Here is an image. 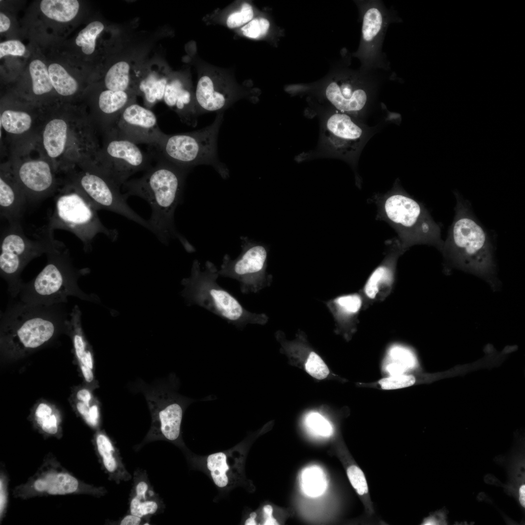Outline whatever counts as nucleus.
Masks as SVG:
<instances>
[{
	"mask_svg": "<svg viewBox=\"0 0 525 525\" xmlns=\"http://www.w3.org/2000/svg\"><path fill=\"white\" fill-rule=\"evenodd\" d=\"M5 504V494L3 490V485L0 481V514L3 511Z\"/></svg>",
	"mask_w": 525,
	"mask_h": 525,
	"instance_id": "nucleus-54",
	"label": "nucleus"
},
{
	"mask_svg": "<svg viewBox=\"0 0 525 525\" xmlns=\"http://www.w3.org/2000/svg\"><path fill=\"white\" fill-rule=\"evenodd\" d=\"M69 316L62 304L45 305L21 300L12 303L0 315L3 350L18 356L43 346L65 331Z\"/></svg>",
	"mask_w": 525,
	"mask_h": 525,
	"instance_id": "nucleus-2",
	"label": "nucleus"
},
{
	"mask_svg": "<svg viewBox=\"0 0 525 525\" xmlns=\"http://www.w3.org/2000/svg\"><path fill=\"white\" fill-rule=\"evenodd\" d=\"M68 185L85 196L98 210H104L120 214L149 230L146 220L131 209L119 186L109 176L93 170L82 168L71 173Z\"/></svg>",
	"mask_w": 525,
	"mask_h": 525,
	"instance_id": "nucleus-11",
	"label": "nucleus"
},
{
	"mask_svg": "<svg viewBox=\"0 0 525 525\" xmlns=\"http://www.w3.org/2000/svg\"><path fill=\"white\" fill-rule=\"evenodd\" d=\"M29 71L34 94L41 95L52 90L53 86L48 68L42 61L39 59L33 60L29 65Z\"/></svg>",
	"mask_w": 525,
	"mask_h": 525,
	"instance_id": "nucleus-33",
	"label": "nucleus"
},
{
	"mask_svg": "<svg viewBox=\"0 0 525 525\" xmlns=\"http://www.w3.org/2000/svg\"><path fill=\"white\" fill-rule=\"evenodd\" d=\"M40 8L47 18L58 22H66L77 15L79 3L76 0H42Z\"/></svg>",
	"mask_w": 525,
	"mask_h": 525,
	"instance_id": "nucleus-26",
	"label": "nucleus"
},
{
	"mask_svg": "<svg viewBox=\"0 0 525 525\" xmlns=\"http://www.w3.org/2000/svg\"><path fill=\"white\" fill-rule=\"evenodd\" d=\"M34 487L38 491L62 495L72 493L77 490L78 482L75 478L68 473H53L48 474L44 478L37 479L34 483Z\"/></svg>",
	"mask_w": 525,
	"mask_h": 525,
	"instance_id": "nucleus-25",
	"label": "nucleus"
},
{
	"mask_svg": "<svg viewBox=\"0 0 525 525\" xmlns=\"http://www.w3.org/2000/svg\"><path fill=\"white\" fill-rule=\"evenodd\" d=\"M28 204L22 189L11 168H1L0 175V214L9 224L21 222Z\"/></svg>",
	"mask_w": 525,
	"mask_h": 525,
	"instance_id": "nucleus-18",
	"label": "nucleus"
},
{
	"mask_svg": "<svg viewBox=\"0 0 525 525\" xmlns=\"http://www.w3.org/2000/svg\"><path fill=\"white\" fill-rule=\"evenodd\" d=\"M52 408L47 404L41 403L38 406L35 411L37 419H41L52 414Z\"/></svg>",
	"mask_w": 525,
	"mask_h": 525,
	"instance_id": "nucleus-51",
	"label": "nucleus"
},
{
	"mask_svg": "<svg viewBox=\"0 0 525 525\" xmlns=\"http://www.w3.org/2000/svg\"><path fill=\"white\" fill-rule=\"evenodd\" d=\"M302 485L305 493L311 496L321 494L326 487V481L322 471L318 468H307L302 474Z\"/></svg>",
	"mask_w": 525,
	"mask_h": 525,
	"instance_id": "nucleus-35",
	"label": "nucleus"
},
{
	"mask_svg": "<svg viewBox=\"0 0 525 525\" xmlns=\"http://www.w3.org/2000/svg\"><path fill=\"white\" fill-rule=\"evenodd\" d=\"M48 70L53 88L59 94L68 96L77 91V81L61 65L52 63L49 65Z\"/></svg>",
	"mask_w": 525,
	"mask_h": 525,
	"instance_id": "nucleus-28",
	"label": "nucleus"
},
{
	"mask_svg": "<svg viewBox=\"0 0 525 525\" xmlns=\"http://www.w3.org/2000/svg\"><path fill=\"white\" fill-rule=\"evenodd\" d=\"M388 357L392 362L404 368L413 366L415 360L414 356L409 350L399 345L390 348L388 352Z\"/></svg>",
	"mask_w": 525,
	"mask_h": 525,
	"instance_id": "nucleus-43",
	"label": "nucleus"
},
{
	"mask_svg": "<svg viewBox=\"0 0 525 525\" xmlns=\"http://www.w3.org/2000/svg\"><path fill=\"white\" fill-rule=\"evenodd\" d=\"M11 169L28 204L42 201L54 192L56 186L54 168L48 161L42 159L26 160Z\"/></svg>",
	"mask_w": 525,
	"mask_h": 525,
	"instance_id": "nucleus-15",
	"label": "nucleus"
},
{
	"mask_svg": "<svg viewBox=\"0 0 525 525\" xmlns=\"http://www.w3.org/2000/svg\"><path fill=\"white\" fill-rule=\"evenodd\" d=\"M393 279L391 267L383 264L377 267L370 274L364 288L366 297L371 299L375 298L384 286L389 284Z\"/></svg>",
	"mask_w": 525,
	"mask_h": 525,
	"instance_id": "nucleus-32",
	"label": "nucleus"
},
{
	"mask_svg": "<svg viewBox=\"0 0 525 525\" xmlns=\"http://www.w3.org/2000/svg\"><path fill=\"white\" fill-rule=\"evenodd\" d=\"M250 517L255 519L257 517V514L255 512H251L249 515Z\"/></svg>",
	"mask_w": 525,
	"mask_h": 525,
	"instance_id": "nucleus-58",
	"label": "nucleus"
},
{
	"mask_svg": "<svg viewBox=\"0 0 525 525\" xmlns=\"http://www.w3.org/2000/svg\"><path fill=\"white\" fill-rule=\"evenodd\" d=\"M347 464L346 472L352 486L360 497L368 515L374 513V508L368 491L367 480L363 472L353 461L349 460Z\"/></svg>",
	"mask_w": 525,
	"mask_h": 525,
	"instance_id": "nucleus-27",
	"label": "nucleus"
},
{
	"mask_svg": "<svg viewBox=\"0 0 525 525\" xmlns=\"http://www.w3.org/2000/svg\"><path fill=\"white\" fill-rule=\"evenodd\" d=\"M158 158L156 164L141 177L122 184L123 194L127 199L138 196L149 204V230L162 243L167 244L171 239L177 238L188 251L192 252L193 247L178 233L174 224L175 212L181 201L185 180L190 170Z\"/></svg>",
	"mask_w": 525,
	"mask_h": 525,
	"instance_id": "nucleus-1",
	"label": "nucleus"
},
{
	"mask_svg": "<svg viewBox=\"0 0 525 525\" xmlns=\"http://www.w3.org/2000/svg\"><path fill=\"white\" fill-rule=\"evenodd\" d=\"M219 275L214 263L207 261L202 268L193 261L190 276L183 279L181 295L189 306L197 305L226 320L240 330L247 324L263 325L268 318L264 314L251 312L217 282Z\"/></svg>",
	"mask_w": 525,
	"mask_h": 525,
	"instance_id": "nucleus-5",
	"label": "nucleus"
},
{
	"mask_svg": "<svg viewBox=\"0 0 525 525\" xmlns=\"http://www.w3.org/2000/svg\"><path fill=\"white\" fill-rule=\"evenodd\" d=\"M95 440L104 467L110 477L118 484L130 480L132 476L123 463L119 450L110 438L105 433L99 432Z\"/></svg>",
	"mask_w": 525,
	"mask_h": 525,
	"instance_id": "nucleus-22",
	"label": "nucleus"
},
{
	"mask_svg": "<svg viewBox=\"0 0 525 525\" xmlns=\"http://www.w3.org/2000/svg\"><path fill=\"white\" fill-rule=\"evenodd\" d=\"M177 384L175 377L154 385L142 382L138 383V389L144 395L150 411L151 423L149 431L141 442L136 445V450L152 441L176 442L180 439L184 411L196 400L178 393Z\"/></svg>",
	"mask_w": 525,
	"mask_h": 525,
	"instance_id": "nucleus-7",
	"label": "nucleus"
},
{
	"mask_svg": "<svg viewBox=\"0 0 525 525\" xmlns=\"http://www.w3.org/2000/svg\"><path fill=\"white\" fill-rule=\"evenodd\" d=\"M245 525H256L257 523L255 521V519L249 517V518L246 519L245 522Z\"/></svg>",
	"mask_w": 525,
	"mask_h": 525,
	"instance_id": "nucleus-57",
	"label": "nucleus"
},
{
	"mask_svg": "<svg viewBox=\"0 0 525 525\" xmlns=\"http://www.w3.org/2000/svg\"><path fill=\"white\" fill-rule=\"evenodd\" d=\"M104 29V25L101 22L94 21L80 31L75 39V43L82 48L84 54L90 55L94 52L96 39Z\"/></svg>",
	"mask_w": 525,
	"mask_h": 525,
	"instance_id": "nucleus-36",
	"label": "nucleus"
},
{
	"mask_svg": "<svg viewBox=\"0 0 525 525\" xmlns=\"http://www.w3.org/2000/svg\"><path fill=\"white\" fill-rule=\"evenodd\" d=\"M0 125L4 130L11 134H22L31 128L33 119L24 111L7 109L0 115Z\"/></svg>",
	"mask_w": 525,
	"mask_h": 525,
	"instance_id": "nucleus-29",
	"label": "nucleus"
},
{
	"mask_svg": "<svg viewBox=\"0 0 525 525\" xmlns=\"http://www.w3.org/2000/svg\"><path fill=\"white\" fill-rule=\"evenodd\" d=\"M325 94L338 111L350 115L361 111L368 100L364 88L346 82H332L327 87Z\"/></svg>",
	"mask_w": 525,
	"mask_h": 525,
	"instance_id": "nucleus-21",
	"label": "nucleus"
},
{
	"mask_svg": "<svg viewBox=\"0 0 525 525\" xmlns=\"http://www.w3.org/2000/svg\"><path fill=\"white\" fill-rule=\"evenodd\" d=\"M362 303L359 295L351 294L338 297L332 303L337 314L346 318L356 315L361 308Z\"/></svg>",
	"mask_w": 525,
	"mask_h": 525,
	"instance_id": "nucleus-38",
	"label": "nucleus"
},
{
	"mask_svg": "<svg viewBox=\"0 0 525 525\" xmlns=\"http://www.w3.org/2000/svg\"><path fill=\"white\" fill-rule=\"evenodd\" d=\"M415 383V378L412 375L396 374L385 378L379 381V384L384 389H396L408 387Z\"/></svg>",
	"mask_w": 525,
	"mask_h": 525,
	"instance_id": "nucleus-44",
	"label": "nucleus"
},
{
	"mask_svg": "<svg viewBox=\"0 0 525 525\" xmlns=\"http://www.w3.org/2000/svg\"><path fill=\"white\" fill-rule=\"evenodd\" d=\"M99 409L96 403L91 404L89 407L88 413L85 420L88 425L92 427H96L99 422Z\"/></svg>",
	"mask_w": 525,
	"mask_h": 525,
	"instance_id": "nucleus-47",
	"label": "nucleus"
},
{
	"mask_svg": "<svg viewBox=\"0 0 525 525\" xmlns=\"http://www.w3.org/2000/svg\"><path fill=\"white\" fill-rule=\"evenodd\" d=\"M37 421L41 426L42 429L46 433L54 434L57 432V419L54 415L51 414L43 418L37 419Z\"/></svg>",
	"mask_w": 525,
	"mask_h": 525,
	"instance_id": "nucleus-46",
	"label": "nucleus"
},
{
	"mask_svg": "<svg viewBox=\"0 0 525 525\" xmlns=\"http://www.w3.org/2000/svg\"><path fill=\"white\" fill-rule=\"evenodd\" d=\"M455 216L441 249L451 266L495 283L496 264L490 239L469 203L456 196Z\"/></svg>",
	"mask_w": 525,
	"mask_h": 525,
	"instance_id": "nucleus-3",
	"label": "nucleus"
},
{
	"mask_svg": "<svg viewBox=\"0 0 525 525\" xmlns=\"http://www.w3.org/2000/svg\"><path fill=\"white\" fill-rule=\"evenodd\" d=\"M235 91L226 82L213 76H201L197 84L195 99L199 113L221 111L234 100Z\"/></svg>",
	"mask_w": 525,
	"mask_h": 525,
	"instance_id": "nucleus-17",
	"label": "nucleus"
},
{
	"mask_svg": "<svg viewBox=\"0 0 525 525\" xmlns=\"http://www.w3.org/2000/svg\"><path fill=\"white\" fill-rule=\"evenodd\" d=\"M65 190L55 198L54 210L46 225L48 228L70 231L82 242L86 252L91 251L93 240L99 234L111 241L117 239V230L103 224L98 210L85 196L70 187Z\"/></svg>",
	"mask_w": 525,
	"mask_h": 525,
	"instance_id": "nucleus-9",
	"label": "nucleus"
},
{
	"mask_svg": "<svg viewBox=\"0 0 525 525\" xmlns=\"http://www.w3.org/2000/svg\"><path fill=\"white\" fill-rule=\"evenodd\" d=\"M111 131L136 144L151 145L156 144L162 132L154 112L134 103L124 108Z\"/></svg>",
	"mask_w": 525,
	"mask_h": 525,
	"instance_id": "nucleus-16",
	"label": "nucleus"
},
{
	"mask_svg": "<svg viewBox=\"0 0 525 525\" xmlns=\"http://www.w3.org/2000/svg\"><path fill=\"white\" fill-rule=\"evenodd\" d=\"M380 208L383 217L397 230L403 244L433 245L441 250L444 242L440 228L420 203L397 192L383 198Z\"/></svg>",
	"mask_w": 525,
	"mask_h": 525,
	"instance_id": "nucleus-10",
	"label": "nucleus"
},
{
	"mask_svg": "<svg viewBox=\"0 0 525 525\" xmlns=\"http://www.w3.org/2000/svg\"><path fill=\"white\" fill-rule=\"evenodd\" d=\"M270 27L269 21L263 18H254L241 28L243 34L246 37L257 39L264 36Z\"/></svg>",
	"mask_w": 525,
	"mask_h": 525,
	"instance_id": "nucleus-42",
	"label": "nucleus"
},
{
	"mask_svg": "<svg viewBox=\"0 0 525 525\" xmlns=\"http://www.w3.org/2000/svg\"><path fill=\"white\" fill-rule=\"evenodd\" d=\"M306 424L314 434L323 437H329L332 434L330 423L317 413H311L306 418Z\"/></svg>",
	"mask_w": 525,
	"mask_h": 525,
	"instance_id": "nucleus-39",
	"label": "nucleus"
},
{
	"mask_svg": "<svg viewBox=\"0 0 525 525\" xmlns=\"http://www.w3.org/2000/svg\"><path fill=\"white\" fill-rule=\"evenodd\" d=\"M323 148L331 154L345 158L354 156L365 138L361 125L351 116L340 111L324 119L322 130Z\"/></svg>",
	"mask_w": 525,
	"mask_h": 525,
	"instance_id": "nucleus-14",
	"label": "nucleus"
},
{
	"mask_svg": "<svg viewBox=\"0 0 525 525\" xmlns=\"http://www.w3.org/2000/svg\"><path fill=\"white\" fill-rule=\"evenodd\" d=\"M143 518L137 515L129 513L124 516L119 522L120 525H139L143 524Z\"/></svg>",
	"mask_w": 525,
	"mask_h": 525,
	"instance_id": "nucleus-49",
	"label": "nucleus"
},
{
	"mask_svg": "<svg viewBox=\"0 0 525 525\" xmlns=\"http://www.w3.org/2000/svg\"><path fill=\"white\" fill-rule=\"evenodd\" d=\"M134 484L129 499V513L146 518L161 511L162 503L155 492L146 472H134Z\"/></svg>",
	"mask_w": 525,
	"mask_h": 525,
	"instance_id": "nucleus-19",
	"label": "nucleus"
},
{
	"mask_svg": "<svg viewBox=\"0 0 525 525\" xmlns=\"http://www.w3.org/2000/svg\"><path fill=\"white\" fill-rule=\"evenodd\" d=\"M207 466L214 484L217 487L223 488L228 485L229 478L227 473L230 469L225 453L218 452L209 455L207 459Z\"/></svg>",
	"mask_w": 525,
	"mask_h": 525,
	"instance_id": "nucleus-34",
	"label": "nucleus"
},
{
	"mask_svg": "<svg viewBox=\"0 0 525 525\" xmlns=\"http://www.w3.org/2000/svg\"><path fill=\"white\" fill-rule=\"evenodd\" d=\"M69 126L62 118H54L45 125L42 134L44 148L51 158H57L64 152L68 139Z\"/></svg>",
	"mask_w": 525,
	"mask_h": 525,
	"instance_id": "nucleus-24",
	"label": "nucleus"
},
{
	"mask_svg": "<svg viewBox=\"0 0 525 525\" xmlns=\"http://www.w3.org/2000/svg\"><path fill=\"white\" fill-rule=\"evenodd\" d=\"M10 20L4 13H0V33L7 31L10 26Z\"/></svg>",
	"mask_w": 525,
	"mask_h": 525,
	"instance_id": "nucleus-52",
	"label": "nucleus"
},
{
	"mask_svg": "<svg viewBox=\"0 0 525 525\" xmlns=\"http://www.w3.org/2000/svg\"><path fill=\"white\" fill-rule=\"evenodd\" d=\"M263 517L264 520L268 519L272 516L273 508L270 505H266L263 508Z\"/></svg>",
	"mask_w": 525,
	"mask_h": 525,
	"instance_id": "nucleus-55",
	"label": "nucleus"
},
{
	"mask_svg": "<svg viewBox=\"0 0 525 525\" xmlns=\"http://www.w3.org/2000/svg\"><path fill=\"white\" fill-rule=\"evenodd\" d=\"M25 51V46L18 40H9L0 43V58L9 55L21 56Z\"/></svg>",
	"mask_w": 525,
	"mask_h": 525,
	"instance_id": "nucleus-45",
	"label": "nucleus"
},
{
	"mask_svg": "<svg viewBox=\"0 0 525 525\" xmlns=\"http://www.w3.org/2000/svg\"><path fill=\"white\" fill-rule=\"evenodd\" d=\"M241 239V254L233 260L226 254L218 274L219 276L237 280L243 294L257 293L271 283V276L266 272L268 249L247 237Z\"/></svg>",
	"mask_w": 525,
	"mask_h": 525,
	"instance_id": "nucleus-12",
	"label": "nucleus"
},
{
	"mask_svg": "<svg viewBox=\"0 0 525 525\" xmlns=\"http://www.w3.org/2000/svg\"><path fill=\"white\" fill-rule=\"evenodd\" d=\"M223 120L220 112L211 124L202 129L173 135L162 132L153 145L158 152V158L189 170L198 165H210L223 178H227L228 170L217 156V137Z\"/></svg>",
	"mask_w": 525,
	"mask_h": 525,
	"instance_id": "nucleus-6",
	"label": "nucleus"
},
{
	"mask_svg": "<svg viewBox=\"0 0 525 525\" xmlns=\"http://www.w3.org/2000/svg\"><path fill=\"white\" fill-rule=\"evenodd\" d=\"M54 231L46 225L31 239L24 233L21 222L9 224L1 233L0 242V275L13 297L19 295L23 281L20 275L34 259L46 253L54 240Z\"/></svg>",
	"mask_w": 525,
	"mask_h": 525,
	"instance_id": "nucleus-8",
	"label": "nucleus"
},
{
	"mask_svg": "<svg viewBox=\"0 0 525 525\" xmlns=\"http://www.w3.org/2000/svg\"><path fill=\"white\" fill-rule=\"evenodd\" d=\"M263 525H279L277 521L273 517L264 520Z\"/></svg>",
	"mask_w": 525,
	"mask_h": 525,
	"instance_id": "nucleus-56",
	"label": "nucleus"
},
{
	"mask_svg": "<svg viewBox=\"0 0 525 525\" xmlns=\"http://www.w3.org/2000/svg\"><path fill=\"white\" fill-rule=\"evenodd\" d=\"M76 397L80 401L88 405H90L92 396L89 390L83 388L79 390L77 393Z\"/></svg>",
	"mask_w": 525,
	"mask_h": 525,
	"instance_id": "nucleus-50",
	"label": "nucleus"
},
{
	"mask_svg": "<svg viewBox=\"0 0 525 525\" xmlns=\"http://www.w3.org/2000/svg\"><path fill=\"white\" fill-rule=\"evenodd\" d=\"M167 83L165 78L149 75L140 82L139 88L143 92L147 102L153 104L163 98Z\"/></svg>",
	"mask_w": 525,
	"mask_h": 525,
	"instance_id": "nucleus-37",
	"label": "nucleus"
},
{
	"mask_svg": "<svg viewBox=\"0 0 525 525\" xmlns=\"http://www.w3.org/2000/svg\"><path fill=\"white\" fill-rule=\"evenodd\" d=\"M383 25V16L381 10L372 6L365 12L362 24V37L367 45L373 43L381 32Z\"/></svg>",
	"mask_w": 525,
	"mask_h": 525,
	"instance_id": "nucleus-31",
	"label": "nucleus"
},
{
	"mask_svg": "<svg viewBox=\"0 0 525 525\" xmlns=\"http://www.w3.org/2000/svg\"><path fill=\"white\" fill-rule=\"evenodd\" d=\"M307 372L313 377L322 380L329 374V369L321 358L314 351L311 352L305 364Z\"/></svg>",
	"mask_w": 525,
	"mask_h": 525,
	"instance_id": "nucleus-40",
	"label": "nucleus"
},
{
	"mask_svg": "<svg viewBox=\"0 0 525 525\" xmlns=\"http://www.w3.org/2000/svg\"><path fill=\"white\" fill-rule=\"evenodd\" d=\"M254 16V12L251 5L247 2H244L241 5L239 11L230 14L227 18V26L233 29L245 25L251 20Z\"/></svg>",
	"mask_w": 525,
	"mask_h": 525,
	"instance_id": "nucleus-41",
	"label": "nucleus"
},
{
	"mask_svg": "<svg viewBox=\"0 0 525 525\" xmlns=\"http://www.w3.org/2000/svg\"><path fill=\"white\" fill-rule=\"evenodd\" d=\"M132 91L105 89L98 98L96 121L105 133L112 130L124 108L133 102Z\"/></svg>",
	"mask_w": 525,
	"mask_h": 525,
	"instance_id": "nucleus-20",
	"label": "nucleus"
},
{
	"mask_svg": "<svg viewBox=\"0 0 525 525\" xmlns=\"http://www.w3.org/2000/svg\"><path fill=\"white\" fill-rule=\"evenodd\" d=\"M105 135L102 153L111 178L121 187L134 174L152 167L148 157L136 143L112 131Z\"/></svg>",
	"mask_w": 525,
	"mask_h": 525,
	"instance_id": "nucleus-13",
	"label": "nucleus"
},
{
	"mask_svg": "<svg viewBox=\"0 0 525 525\" xmlns=\"http://www.w3.org/2000/svg\"><path fill=\"white\" fill-rule=\"evenodd\" d=\"M130 66L124 61L113 65L105 77V85L107 89L113 91H130Z\"/></svg>",
	"mask_w": 525,
	"mask_h": 525,
	"instance_id": "nucleus-30",
	"label": "nucleus"
},
{
	"mask_svg": "<svg viewBox=\"0 0 525 525\" xmlns=\"http://www.w3.org/2000/svg\"><path fill=\"white\" fill-rule=\"evenodd\" d=\"M422 525H446V514L444 511H438L426 518Z\"/></svg>",
	"mask_w": 525,
	"mask_h": 525,
	"instance_id": "nucleus-48",
	"label": "nucleus"
},
{
	"mask_svg": "<svg viewBox=\"0 0 525 525\" xmlns=\"http://www.w3.org/2000/svg\"><path fill=\"white\" fill-rule=\"evenodd\" d=\"M163 99L169 106L175 109L183 122L195 125L198 113L192 106V93L180 80L174 79L167 83Z\"/></svg>",
	"mask_w": 525,
	"mask_h": 525,
	"instance_id": "nucleus-23",
	"label": "nucleus"
},
{
	"mask_svg": "<svg viewBox=\"0 0 525 525\" xmlns=\"http://www.w3.org/2000/svg\"><path fill=\"white\" fill-rule=\"evenodd\" d=\"M46 254L47 262L44 268L34 279L23 283L19 294L21 301L52 305L65 303L68 297L74 296L82 300L99 301L97 296L87 294L78 286V279L90 270L74 266L64 243L54 239Z\"/></svg>",
	"mask_w": 525,
	"mask_h": 525,
	"instance_id": "nucleus-4",
	"label": "nucleus"
},
{
	"mask_svg": "<svg viewBox=\"0 0 525 525\" xmlns=\"http://www.w3.org/2000/svg\"><path fill=\"white\" fill-rule=\"evenodd\" d=\"M90 405H88L81 401L78 402L76 404L77 410L83 417L85 420L88 416Z\"/></svg>",
	"mask_w": 525,
	"mask_h": 525,
	"instance_id": "nucleus-53",
	"label": "nucleus"
}]
</instances>
